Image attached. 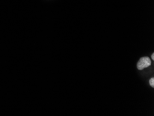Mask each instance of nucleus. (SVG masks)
Instances as JSON below:
<instances>
[{
    "instance_id": "7ed1b4c3",
    "label": "nucleus",
    "mask_w": 154,
    "mask_h": 116,
    "mask_svg": "<svg viewBox=\"0 0 154 116\" xmlns=\"http://www.w3.org/2000/svg\"><path fill=\"white\" fill-rule=\"evenodd\" d=\"M151 57H152V60H154V53H153L152 54V56H151Z\"/></svg>"
},
{
    "instance_id": "f257e3e1",
    "label": "nucleus",
    "mask_w": 154,
    "mask_h": 116,
    "mask_svg": "<svg viewBox=\"0 0 154 116\" xmlns=\"http://www.w3.org/2000/svg\"><path fill=\"white\" fill-rule=\"evenodd\" d=\"M151 64V61L150 58L148 56H144L141 57L138 61L137 63V68L139 70H142L149 67Z\"/></svg>"
},
{
    "instance_id": "f03ea898",
    "label": "nucleus",
    "mask_w": 154,
    "mask_h": 116,
    "mask_svg": "<svg viewBox=\"0 0 154 116\" xmlns=\"http://www.w3.org/2000/svg\"><path fill=\"white\" fill-rule=\"evenodd\" d=\"M150 84V86L152 87H154V78H152L150 79L149 81Z\"/></svg>"
}]
</instances>
